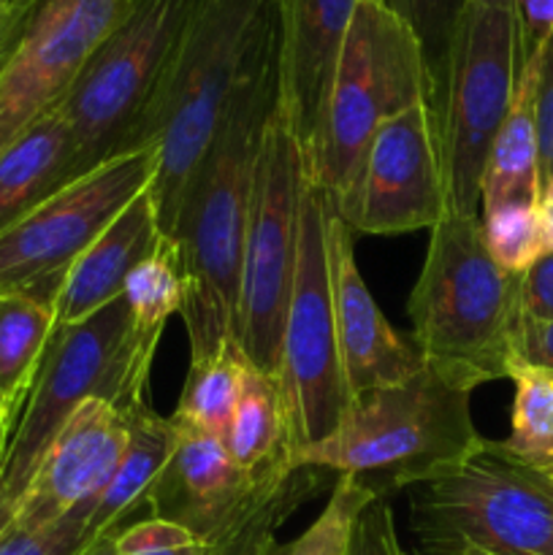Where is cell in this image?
<instances>
[{"label": "cell", "mask_w": 553, "mask_h": 555, "mask_svg": "<svg viewBox=\"0 0 553 555\" xmlns=\"http://www.w3.org/2000/svg\"><path fill=\"white\" fill-rule=\"evenodd\" d=\"M282 95V0L266 20L228 98L217 133L195 168L171 242L184 282L182 320L190 363L220 356L233 341L244 233L266 122Z\"/></svg>", "instance_id": "obj_1"}, {"label": "cell", "mask_w": 553, "mask_h": 555, "mask_svg": "<svg viewBox=\"0 0 553 555\" xmlns=\"http://www.w3.org/2000/svg\"><path fill=\"white\" fill-rule=\"evenodd\" d=\"M520 280L483 242L480 217L445 215L432 228L421 274L407 301L412 345L426 366L475 390L510 379L518 356Z\"/></svg>", "instance_id": "obj_2"}, {"label": "cell", "mask_w": 553, "mask_h": 555, "mask_svg": "<svg viewBox=\"0 0 553 555\" xmlns=\"http://www.w3.org/2000/svg\"><path fill=\"white\" fill-rule=\"evenodd\" d=\"M470 399L472 390L423 366L401 383L352 396L339 428L291 464L350 475L388 499L448 475L480 444Z\"/></svg>", "instance_id": "obj_3"}, {"label": "cell", "mask_w": 553, "mask_h": 555, "mask_svg": "<svg viewBox=\"0 0 553 555\" xmlns=\"http://www.w3.org/2000/svg\"><path fill=\"white\" fill-rule=\"evenodd\" d=\"M201 0H130L60 103L70 133V177L112 157L155 150L168 76Z\"/></svg>", "instance_id": "obj_4"}, {"label": "cell", "mask_w": 553, "mask_h": 555, "mask_svg": "<svg viewBox=\"0 0 553 555\" xmlns=\"http://www.w3.org/2000/svg\"><path fill=\"white\" fill-rule=\"evenodd\" d=\"M157 345L160 336L136 328L123 296L81 323L54 325L9 439L0 491L20 502L43 450L85 401H106L125 415L150 404L146 393Z\"/></svg>", "instance_id": "obj_5"}, {"label": "cell", "mask_w": 553, "mask_h": 555, "mask_svg": "<svg viewBox=\"0 0 553 555\" xmlns=\"http://www.w3.org/2000/svg\"><path fill=\"white\" fill-rule=\"evenodd\" d=\"M417 103H434V90L415 33L380 0H363L347 25L307 150V177L331 204L352 188L377 130Z\"/></svg>", "instance_id": "obj_6"}, {"label": "cell", "mask_w": 553, "mask_h": 555, "mask_svg": "<svg viewBox=\"0 0 553 555\" xmlns=\"http://www.w3.org/2000/svg\"><path fill=\"white\" fill-rule=\"evenodd\" d=\"M280 0H201L182 38L157 117L150 195L171 238L184 190L217 133L228 98Z\"/></svg>", "instance_id": "obj_7"}, {"label": "cell", "mask_w": 553, "mask_h": 555, "mask_svg": "<svg viewBox=\"0 0 553 555\" xmlns=\"http://www.w3.org/2000/svg\"><path fill=\"white\" fill-rule=\"evenodd\" d=\"M410 491L421 555H553V488L493 439Z\"/></svg>", "instance_id": "obj_8"}, {"label": "cell", "mask_w": 553, "mask_h": 555, "mask_svg": "<svg viewBox=\"0 0 553 555\" xmlns=\"http://www.w3.org/2000/svg\"><path fill=\"white\" fill-rule=\"evenodd\" d=\"M307 184V152L276 103L255 166L244 233L233 341L249 366L276 379L298 263V211Z\"/></svg>", "instance_id": "obj_9"}, {"label": "cell", "mask_w": 553, "mask_h": 555, "mask_svg": "<svg viewBox=\"0 0 553 555\" xmlns=\"http://www.w3.org/2000/svg\"><path fill=\"white\" fill-rule=\"evenodd\" d=\"M287 459L339 428L350 390L342 372L325 258V195L307 177L298 211V263L276 369ZM293 466V464H291Z\"/></svg>", "instance_id": "obj_10"}, {"label": "cell", "mask_w": 553, "mask_h": 555, "mask_svg": "<svg viewBox=\"0 0 553 555\" xmlns=\"http://www.w3.org/2000/svg\"><path fill=\"white\" fill-rule=\"evenodd\" d=\"M518 70L513 9L466 5L434 106L450 215L480 217L483 166L513 106Z\"/></svg>", "instance_id": "obj_11"}, {"label": "cell", "mask_w": 553, "mask_h": 555, "mask_svg": "<svg viewBox=\"0 0 553 555\" xmlns=\"http://www.w3.org/2000/svg\"><path fill=\"white\" fill-rule=\"evenodd\" d=\"M157 150L112 157L49 195L0 233V296H27L54 309L70 266L87 244L152 184Z\"/></svg>", "instance_id": "obj_12"}, {"label": "cell", "mask_w": 553, "mask_h": 555, "mask_svg": "<svg viewBox=\"0 0 553 555\" xmlns=\"http://www.w3.org/2000/svg\"><path fill=\"white\" fill-rule=\"evenodd\" d=\"M130 0H36L0 65V155L57 108Z\"/></svg>", "instance_id": "obj_13"}, {"label": "cell", "mask_w": 553, "mask_h": 555, "mask_svg": "<svg viewBox=\"0 0 553 555\" xmlns=\"http://www.w3.org/2000/svg\"><path fill=\"white\" fill-rule=\"evenodd\" d=\"M334 209L350 231L369 236L432 231L445 220L448 195L432 103H417L377 130L356 182Z\"/></svg>", "instance_id": "obj_14"}, {"label": "cell", "mask_w": 553, "mask_h": 555, "mask_svg": "<svg viewBox=\"0 0 553 555\" xmlns=\"http://www.w3.org/2000/svg\"><path fill=\"white\" fill-rule=\"evenodd\" d=\"M173 426V453L152 486L146 507L155 518L184 526L209 551L253 513L293 466L255 475L231 459L222 439L179 423Z\"/></svg>", "instance_id": "obj_15"}, {"label": "cell", "mask_w": 553, "mask_h": 555, "mask_svg": "<svg viewBox=\"0 0 553 555\" xmlns=\"http://www.w3.org/2000/svg\"><path fill=\"white\" fill-rule=\"evenodd\" d=\"M128 434V415L123 410L98 399L85 401L43 450L16 502L14 524L38 529L76 509L95 507L123 461Z\"/></svg>", "instance_id": "obj_16"}, {"label": "cell", "mask_w": 553, "mask_h": 555, "mask_svg": "<svg viewBox=\"0 0 553 555\" xmlns=\"http://www.w3.org/2000/svg\"><path fill=\"white\" fill-rule=\"evenodd\" d=\"M325 258L342 372L350 396L396 385L426 366L421 350L380 312L356 260L352 231L325 198Z\"/></svg>", "instance_id": "obj_17"}, {"label": "cell", "mask_w": 553, "mask_h": 555, "mask_svg": "<svg viewBox=\"0 0 553 555\" xmlns=\"http://www.w3.org/2000/svg\"><path fill=\"white\" fill-rule=\"evenodd\" d=\"M363 0H282L280 106L304 152L318 133L336 57Z\"/></svg>", "instance_id": "obj_18"}, {"label": "cell", "mask_w": 553, "mask_h": 555, "mask_svg": "<svg viewBox=\"0 0 553 555\" xmlns=\"http://www.w3.org/2000/svg\"><path fill=\"white\" fill-rule=\"evenodd\" d=\"M163 238L166 236L157 222L155 201L146 188L87 244L85 253L70 266L54 304L57 325L81 323L123 296L130 271L155 255Z\"/></svg>", "instance_id": "obj_19"}, {"label": "cell", "mask_w": 553, "mask_h": 555, "mask_svg": "<svg viewBox=\"0 0 553 555\" xmlns=\"http://www.w3.org/2000/svg\"><path fill=\"white\" fill-rule=\"evenodd\" d=\"M70 182V133L52 108L0 155V233Z\"/></svg>", "instance_id": "obj_20"}, {"label": "cell", "mask_w": 553, "mask_h": 555, "mask_svg": "<svg viewBox=\"0 0 553 555\" xmlns=\"http://www.w3.org/2000/svg\"><path fill=\"white\" fill-rule=\"evenodd\" d=\"M537 57L520 68L513 106L488 150L480 182V211L502 204H540L542 171L535 119Z\"/></svg>", "instance_id": "obj_21"}, {"label": "cell", "mask_w": 553, "mask_h": 555, "mask_svg": "<svg viewBox=\"0 0 553 555\" xmlns=\"http://www.w3.org/2000/svg\"><path fill=\"white\" fill-rule=\"evenodd\" d=\"M128 448H125L123 461L87 520V542L123 529L125 518L146 504L152 486L173 453L177 426L171 417L157 415L150 404L128 412Z\"/></svg>", "instance_id": "obj_22"}, {"label": "cell", "mask_w": 553, "mask_h": 555, "mask_svg": "<svg viewBox=\"0 0 553 555\" xmlns=\"http://www.w3.org/2000/svg\"><path fill=\"white\" fill-rule=\"evenodd\" d=\"M54 309L27 296H0V399L14 434L41 358L54 334Z\"/></svg>", "instance_id": "obj_23"}, {"label": "cell", "mask_w": 553, "mask_h": 555, "mask_svg": "<svg viewBox=\"0 0 553 555\" xmlns=\"http://www.w3.org/2000/svg\"><path fill=\"white\" fill-rule=\"evenodd\" d=\"M222 444L242 469L255 475L291 466L285 448V412L276 379L249 363L244 366L242 396Z\"/></svg>", "instance_id": "obj_24"}, {"label": "cell", "mask_w": 553, "mask_h": 555, "mask_svg": "<svg viewBox=\"0 0 553 555\" xmlns=\"http://www.w3.org/2000/svg\"><path fill=\"white\" fill-rule=\"evenodd\" d=\"M244 366H247V358L239 352L236 341H231L211 361L190 363L188 379H184L171 421L209 434V437L226 439L233 410L242 396Z\"/></svg>", "instance_id": "obj_25"}, {"label": "cell", "mask_w": 553, "mask_h": 555, "mask_svg": "<svg viewBox=\"0 0 553 555\" xmlns=\"http://www.w3.org/2000/svg\"><path fill=\"white\" fill-rule=\"evenodd\" d=\"M510 379L515 385L510 437L499 444L529 469H553V372L518 361Z\"/></svg>", "instance_id": "obj_26"}, {"label": "cell", "mask_w": 553, "mask_h": 555, "mask_svg": "<svg viewBox=\"0 0 553 555\" xmlns=\"http://www.w3.org/2000/svg\"><path fill=\"white\" fill-rule=\"evenodd\" d=\"M323 469L296 466L287 472L258 504L253 513L231 531L222 542L209 547L206 555H263L276 529L323 486Z\"/></svg>", "instance_id": "obj_27"}, {"label": "cell", "mask_w": 553, "mask_h": 555, "mask_svg": "<svg viewBox=\"0 0 553 555\" xmlns=\"http://www.w3.org/2000/svg\"><path fill=\"white\" fill-rule=\"evenodd\" d=\"M133 325L144 334L163 336L168 318L182 312L184 282L179 269V249L171 238H163L155 255L130 271L123 291Z\"/></svg>", "instance_id": "obj_28"}, {"label": "cell", "mask_w": 553, "mask_h": 555, "mask_svg": "<svg viewBox=\"0 0 553 555\" xmlns=\"http://www.w3.org/2000/svg\"><path fill=\"white\" fill-rule=\"evenodd\" d=\"M377 499L363 482L350 475H336L323 513L291 542H269L263 555H347L352 531L366 504Z\"/></svg>", "instance_id": "obj_29"}, {"label": "cell", "mask_w": 553, "mask_h": 555, "mask_svg": "<svg viewBox=\"0 0 553 555\" xmlns=\"http://www.w3.org/2000/svg\"><path fill=\"white\" fill-rule=\"evenodd\" d=\"M388 11H394L421 43L423 60H426L428 79H432L434 103L442 92L445 70H448L450 49H453L455 30L464 16L470 0H380Z\"/></svg>", "instance_id": "obj_30"}, {"label": "cell", "mask_w": 553, "mask_h": 555, "mask_svg": "<svg viewBox=\"0 0 553 555\" xmlns=\"http://www.w3.org/2000/svg\"><path fill=\"white\" fill-rule=\"evenodd\" d=\"M480 228L488 253L504 271L524 274L540 255H545L537 204H502L480 211Z\"/></svg>", "instance_id": "obj_31"}, {"label": "cell", "mask_w": 553, "mask_h": 555, "mask_svg": "<svg viewBox=\"0 0 553 555\" xmlns=\"http://www.w3.org/2000/svg\"><path fill=\"white\" fill-rule=\"evenodd\" d=\"M92 509H76L54 524L22 529L11 524L0 537V555H74L87 545V520Z\"/></svg>", "instance_id": "obj_32"}, {"label": "cell", "mask_w": 553, "mask_h": 555, "mask_svg": "<svg viewBox=\"0 0 553 555\" xmlns=\"http://www.w3.org/2000/svg\"><path fill=\"white\" fill-rule=\"evenodd\" d=\"M117 555H206V547L184 526L150 515L114 534Z\"/></svg>", "instance_id": "obj_33"}, {"label": "cell", "mask_w": 553, "mask_h": 555, "mask_svg": "<svg viewBox=\"0 0 553 555\" xmlns=\"http://www.w3.org/2000/svg\"><path fill=\"white\" fill-rule=\"evenodd\" d=\"M347 555H410L399 542L388 499L377 496L366 504L352 531Z\"/></svg>", "instance_id": "obj_34"}, {"label": "cell", "mask_w": 553, "mask_h": 555, "mask_svg": "<svg viewBox=\"0 0 553 555\" xmlns=\"http://www.w3.org/2000/svg\"><path fill=\"white\" fill-rule=\"evenodd\" d=\"M535 119L537 144H540V171L542 184H545L548 179H553V36L537 54Z\"/></svg>", "instance_id": "obj_35"}, {"label": "cell", "mask_w": 553, "mask_h": 555, "mask_svg": "<svg viewBox=\"0 0 553 555\" xmlns=\"http://www.w3.org/2000/svg\"><path fill=\"white\" fill-rule=\"evenodd\" d=\"M513 16L518 30V65L524 68L553 36V0H513Z\"/></svg>", "instance_id": "obj_36"}, {"label": "cell", "mask_w": 553, "mask_h": 555, "mask_svg": "<svg viewBox=\"0 0 553 555\" xmlns=\"http://www.w3.org/2000/svg\"><path fill=\"white\" fill-rule=\"evenodd\" d=\"M520 309H524V318L529 320H542V323L553 320V253L540 255L524 271Z\"/></svg>", "instance_id": "obj_37"}, {"label": "cell", "mask_w": 553, "mask_h": 555, "mask_svg": "<svg viewBox=\"0 0 553 555\" xmlns=\"http://www.w3.org/2000/svg\"><path fill=\"white\" fill-rule=\"evenodd\" d=\"M518 356L520 361L531 363L553 372V320L542 323V320H520L518 331Z\"/></svg>", "instance_id": "obj_38"}, {"label": "cell", "mask_w": 553, "mask_h": 555, "mask_svg": "<svg viewBox=\"0 0 553 555\" xmlns=\"http://www.w3.org/2000/svg\"><path fill=\"white\" fill-rule=\"evenodd\" d=\"M36 0H11L9 9L0 14V65L5 63L9 52L14 49L16 38H20L22 25H25L27 14H30Z\"/></svg>", "instance_id": "obj_39"}, {"label": "cell", "mask_w": 553, "mask_h": 555, "mask_svg": "<svg viewBox=\"0 0 553 555\" xmlns=\"http://www.w3.org/2000/svg\"><path fill=\"white\" fill-rule=\"evenodd\" d=\"M537 217H540V231L545 253H553V179L542 184L540 204H537Z\"/></svg>", "instance_id": "obj_40"}, {"label": "cell", "mask_w": 553, "mask_h": 555, "mask_svg": "<svg viewBox=\"0 0 553 555\" xmlns=\"http://www.w3.org/2000/svg\"><path fill=\"white\" fill-rule=\"evenodd\" d=\"M114 534H117V531L95 537V540L87 542V545L79 547L74 555H117V551H114Z\"/></svg>", "instance_id": "obj_41"}, {"label": "cell", "mask_w": 553, "mask_h": 555, "mask_svg": "<svg viewBox=\"0 0 553 555\" xmlns=\"http://www.w3.org/2000/svg\"><path fill=\"white\" fill-rule=\"evenodd\" d=\"M14 515H16V502L0 491V537H3L5 531H9V526L14 524Z\"/></svg>", "instance_id": "obj_42"}, {"label": "cell", "mask_w": 553, "mask_h": 555, "mask_svg": "<svg viewBox=\"0 0 553 555\" xmlns=\"http://www.w3.org/2000/svg\"><path fill=\"white\" fill-rule=\"evenodd\" d=\"M9 439H11V426H9V417H5L3 399H0V472H3V461H5V450H9Z\"/></svg>", "instance_id": "obj_43"}, {"label": "cell", "mask_w": 553, "mask_h": 555, "mask_svg": "<svg viewBox=\"0 0 553 555\" xmlns=\"http://www.w3.org/2000/svg\"><path fill=\"white\" fill-rule=\"evenodd\" d=\"M470 3L488 5V9H513V0H470Z\"/></svg>", "instance_id": "obj_44"}, {"label": "cell", "mask_w": 553, "mask_h": 555, "mask_svg": "<svg viewBox=\"0 0 553 555\" xmlns=\"http://www.w3.org/2000/svg\"><path fill=\"white\" fill-rule=\"evenodd\" d=\"M542 477H545V482H548V486H551V488H553V469L542 472Z\"/></svg>", "instance_id": "obj_45"}, {"label": "cell", "mask_w": 553, "mask_h": 555, "mask_svg": "<svg viewBox=\"0 0 553 555\" xmlns=\"http://www.w3.org/2000/svg\"><path fill=\"white\" fill-rule=\"evenodd\" d=\"M9 5H11V0H0V14H3V11L9 9Z\"/></svg>", "instance_id": "obj_46"}]
</instances>
